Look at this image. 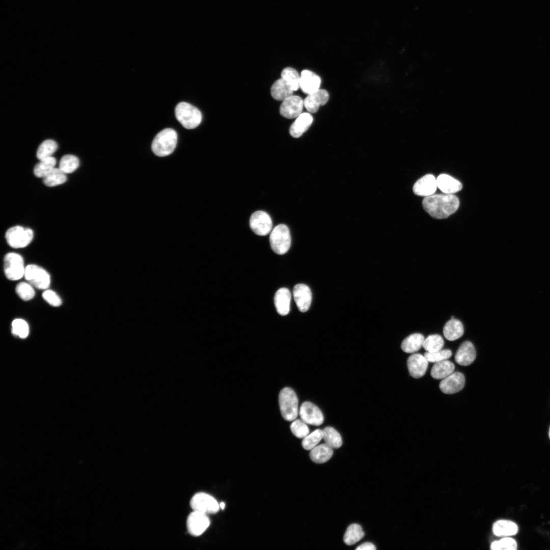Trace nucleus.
I'll use <instances>...</instances> for the list:
<instances>
[{
    "instance_id": "nucleus-1",
    "label": "nucleus",
    "mask_w": 550,
    "mask_h": 550,
    "mask_svg": "<svg viewBox=\"0 0 550 550\" xmlns=\"http://www.w3.org/2000/svg\"><path fill=\"white\" fill-rule=\"evenodd\" d=\"M423 207L432 217L437 219L447 218L458 208V198L453 194L435 195L424 199Z\"/></svg>"
},
{
    "instance_id": "nucleus-2",
    "label": "nucleus",
    "mask_w": 550,
    "mask_h": 550,
    "mask_svg": "<svg viewBox=\"0 0 550 550\" xmlns=\"http://www.w3.org/2000/svg\"><path fill=\"white\" fill-rule=\"evenodd\" d=\"M177 142V134L172 128L162 130L154 138L151 148L153 153L159 157L171 154L176 148Z\"/></svg>"
},
{
    "instance_id": "nucleus-3",
    "label": "nucleus",
    "mask_w": 550,
    "mask_h": 550,
    "mask_svg": "<svg viewBox=\"0 0 550 550\" xmlns=\"http://www.w3.org/2000/svg\"><path fill=\"white\" fill-rule=\"evenodd\" d=\"M175 112L177 120L186 129H194L202 121V115L200 110L188 103H179L175 107Z\"/></svg>"
},
{
    "instance_id": "nucleus-4",
    "label": "nucleus",
    "mask_w": 550,
    "mask_h": 550,
    "mask_svg": "<svg viewBox=\"0 0 550 550\" xmlns=\"http://www.w3.org/2000/svg\"><path fill=\"white\" fill-rule=\"evenodd\" d=\"M298 403L296 394L291 388L286 387L280 391L279 395L280 409L285 420L292 421L297 418Z\"/></svg>"
},
{
    "instance_id": "nucleus-5",
    "label": "nucleus",
    "mask_w": 550,
    "mask_h": 550,
    "mask_svg": "<svg viewBox=\"0 0 550 550\" xmlns=\"http://www.w3.org/2000/svg\"><path fill=\"white\" fill-rule=\"evenodd\" d=\"M270 246L274 253L283 255L289 250L291 245V236L288 227L284 224L276 226L269 236Z\"/></svg>"
},
{
    "instance_id": "nucleus-6",
    "label": "nucleus",
    "mask_w": 550,
    "mask_h": 550,
    "mask_svg": "<svg viewBox=\"0 0 550 550\" xmlns=\"http://www.w3.org/2000/svg\"><path fill=\"white\" fill-rule=\"evenodd\" d=\"M4 267L5 276L10 280H18L24 275V261L18 254H7L4 258Z\"/></svg>"
},
{
    "instance_id": "nucleus-7",
    "label": "nucleus",
    "mask_w": 550,
    "mask_h": 550,
    "mask_svg": "<svg viewBox=\"0 0 550 550\" xmlns=\"http://www.w3.org/2000/svg\"><path fill=\"white\" fill-rule=\"evenodd\" d=\"M33 235V231L31 229L17 226L11 227L7 231L6 239L12 248H23L30 243Z\"/></svg>"
},
{
    "instance_id": "nucleus-8",
    "label": "nucleus",
    "mask_w": 550,
    "mask_h": 550,
    "mask_svg": "<svg viewBox=\"0 0 550 550\" xmlns=\"http://www.w3.org/2000/svg\"><path fill=\"white\" fill-rule=\"evenodd\" d=\"M190 506L193 511L206 514L216 513L220 508L217 501L205 492H198L194 495L190 501Z\"/></svg>"
},
{
    "instance_id": "nucleus-9",
    "label": "nucleus",
    "mask_w": 550,
    "mask_h": 550,
    "mask_svg": "<svg viewBox=\"0 0 550 550\" xmlns=\"http://www.w3.org/2000/svg\"><path fill=\"white\" fill-rule=\"evenodd\" d=\"M24 277L33 286L38 289H47L50 284L49 274L43 268L35 264L25 267Z\"/></svg>"
},
{
    "instance_id": "nucleus-10",
    "label": "nucleus",
    "mask_w": 550,
    "mask_h": 550,
    "mask_svg": "<svg viewBox=\"0 0 550 550\" xmlns=\"http://www.w3.org/2000/svg\"><path fill=\"white\" fill-rule=\"evenodd\" d=\"M250 226L256 234L265 236L272 230V220L267 212L261 210L257 211L250 217Z\"/></svg>"
},
{
    "instance_id": "nucleus-11",
    "label": "nucleus",
    "mask_w": 550,
    "mask_h": 550,
    "mask_svg": "<svg viewBox=\"0 0 550 550\" xmlns=\"http://www.w3.org/2000/svg\"><path fill=\"white\" fill-rule=\"evenodd\" d=\"M210 524L207 514L193 511L187 517L186 527L191 535L197 537L201 535L207 529Z\"/></svg>"
},
{
    "instance_id": "nucleus-12",
    "label": "nucleus",
    "mask_w": 550,
    "mask_h": 550,
    "mask_svg": "<svg viewBox=\"0 0 550 550\" xmlns=\"http://www.w3.org/2000/svg\"><path fill=\"white\" fill-rule=\"evenodd\" d=\"M299 414L301 420L310 425L319 426L322 424L324 421V417L320 409L309 401L302 403Z\"/></svg>"
},
{
    "instance_id": "nucleus-13",
    "label": "nucleus",
    "mask_w": 550,
    "mask_h": 550,
    "mask_svg": "<svg viewBox=\"0 0 550 550\" xmlns=\"http://www.w3.org/2000/svg\"><path fill=\"white\" fill-rule=\"evenodd\" d=\"M304 105L301 98L292 95L283 101L280 107V113L287 119L297 118L301 114Z\"/></svg>"
},
{
    "instance_id": "nucleus-14",
    "label": "nucleus",
    "mask_w": 550,
    "mask_h": 550,
    "mask_svg": "<svg viewBox=\"0 0 550 550\" xmlns=\"http://www.w3.org/2000/svg\"><path fill=\"white\" fill-rule=\"evenodd\" d=\"M464 375L459 372H454L442 379L439 383L441 391L447 394H452L460 391L464 386Z\"/></svg>"
},
{
    "instance_id": "nucleus-15",
    "label": "nucleus",
    "mask_w": 550,
    "mask_h": 550,
    "mask_svg": "<svg viewBox=\"0 0 550 550\" xmlns=\"http://www.w3.org/2000/svg\"><path fill=\"white\" fill-rule=\"evenodd\" d=\"M293 295L298 310L305 312L309 309L312 301V292L309 287L303 284L296 285Z\"/></svg>"
},
{
    "instance_id": "nucleus-16",
    "label": "nucleus",
    "mask_w": 550,
    "mask_h": 550,
    "mask_svg": "<svg viewBox=\"0 0 550 550\" xmlns=\"http://www.w3.org/2000/svg\"><path fill=\"white\" fill-rule=\"evenodd\" d=\"M407 365L410 375L415 378H419L425 374L428 362L424 355L416 353L408 357Z\"/></svg>"
},
{
    "instance_id": "nucleus-17",
    "label": "nucleus",
    "mask_w": 550,
    "mask_h": 550,
    "mask_svg": "<svg viewBox=\"0 0 550 550\" xmlns=\"http://www.w3.org/2000/svg\"><path fill=\"white\" fill-rule=\"evenodd\" d=\"M436 187V179L434 176L427 174L415 183L413 191L418 196L428 197L435 193Z\"/></svg>"
},
{
    "instance_id": "nucleus-18",
    "label": "nucleus",
    "mask_w": 550,
    "mask_h": 550,
    "mask_svg": "<svg viewBox=\"0 0 550 550\" xmlns=\"http://www.w3.org/2000/svg\"><path fill=\"white\" fill-rule=\"evenodd\" d=\"M300 77L299 87L304 93L309 95L319 90L321 79L316 74L311 71L304 70Z\"/></svg>"
},
{
    "instance_id": "nucleus-19",
    "label": "nucleus",
    "mask_w": 550,
    "mask_h": 550,
    "mask_svg": "<svg viewBox=\"0 0 550 550\" xmlns=\"http://www.w3.org/2000/svg\"><path fill=\"white\" fill-rule=\"evenodd\" d=\"M476 356V352L473 344L466 341L459 347L455 355V360L458 364L467 366L473 363Z\"/></svg>"
},
{
    "instance_id": "nucleus-20",
    "label": "nucleus",
    "mask_w": 550,
    "mask_h": 550,
    "mask_svg": "<svg viewBox=\"0 0 550 550\" xmlns=\"http://www.w3.org/2000/svg\"><path fill=\"white\" fill-rule=\"evenodd\" d=\"M328 98L329 95L326 90L319 89L316 92L309 94L305 99L304 104L308 112L315 113L318 111L320 106L326 103Z\"/></svg>"
},
{
    "instance_id": "nucleus-21",
    "label": "nucleus",
    "mask_w": 550,
    "mask_h": 550,
    "mask_svg": "<svg viewBox=\"0 0 550 550\" xmlns=\"http://www.w3.org/2000/svg\"><path fill=\"white\" fill-rule=\"evenodd\" d=\"M313 120V117L310 113H301L291 125L289 129L290 135L295 138L300 137L308 129Z\"/></svg>"
},
{
    "instance_id": "nucleus-22",
    "label": "nucleus",
    "mask_w": 550,
    "mask_h": 550,
    "mask_svg": "<svg viewBox=\"0 0 550 550\" xmlns=\"http://www.w3.org/2000/svg\"><path fill=\"white\" fill-rule=\"evenodd\" d=\"M291 294L286 288H281L276 292L274 303L278 313L282 316L287 315L290 311Z\"/></svg>"
},
{
    "instance_id": "nucleus-23",
    "label": "nucleus",
    "mask_w": 550,
    "mask_h": 550,
    "mask_svg": "<svg viewBox=\"0 0 550 550\" xmlns=\"http://www.w3.org/2000/svg\"><path fill=\"white\" fill-rule=\"evenodd\" d=\"M436 185L443 192L446 194H453L460 191L462 187L461 183L447 174H441L436 179Z\"/></svg>"
},
{
    "instance_id": "nucleus-24",
    "label": "nucleus",
    "mask_w": 550,
    "mask_h": 550,
    "mask_svg": "<svg viewBox=\"0 0 550 550\" xmlns=\"http://www.w3.org/2000/svg\"><path fill=\"white\" fill-rule=\"evenodd\" d=\"M294 90L283 78L276 81L271 88V95L276 100H282L293 95Z\"/></svg>"
},
{
    "instance_id": "nucleus-25",
    "label": "nucleus",
    "mask_w": 550,
    "mask_h": 550,
    "mask_svg": "<svg viewBox=\"0 0 550 550\" xmlns=\"http://www.w3.org/2000/svg\"><path fill=\"white\" fill-rule=\"evenodd\" d=\"M463 333L464 327L462 322L455 318H451L447 322L443 328L445 338L451 341L459 339Z\"/></svg>"
},
{
    "instance_id": "nucleus-26",
    "label": "nucleus",
    "mask_w": 550,
    "mask_h": 550,
    "mask_svg": "<svg viewBox=\"0 0 550 550\" xmlns=\"http://www.w3.org/2000/svg\"><path fill=\"white\" fill-rule=\"evenodd\" d=\"M517 525L511 520H499L493 525L492 531L498 536H509L518 532Z\"/></svg>"
},
{
    "instance_id": "nucleus-27",
    "label": "nucleus",
    "mask_w": 550,
    "mask_h": 550,
    "mask_svg": "<svg viewBox=\"0 0 550 550\" xmlns=\"http://www.w3.org/2000/svg\"><path fill=\"white\" fill-rule=\"evenodd\" d=\"M333 454V448L325 443L316 446L311 449L310 457L315 463H323L328 461Z\"/></svg>"
},
{
    "instance_id": "nucleus-28",
    "label": "nucleus",
    "mask_w": 550,
    "mask_h": 550,
    "mask_svg": "<svg viewBox=\"0 0 550 550\" xmlns=\"http://www.w3.org/2000/svg\"><path fill=\"white\" fill-rule=\"evenodd\" d=\"M454 369V364L446 360L435 363L431 368L430 374L433 378L442 379L452 373Z\"/></svg>"
},
{
    "instance_id": "nucleus-29",
    "label": "nucleus",
    "mask_w": 550,
    "mask_h": 550,
    "mask_svg": "<svg viewBox=\"0 0 550 550\" xmlns=\"http://www.w3.org/2000/svg\"><path fill=\"white\" fill-rule=\"evenodd\" d=\"M425 338L420 333H414L406 337L401 343L402 350L406 353H413L419 350L422 346Z\"/></svg>"
},
{
    "instance_id": "nucleus-30",
    "label": "nucleus",
    "mask_w": 550,
    "mask_h": 550,
    "mask_svg": "<svg viewBox=\"0 0 550 550\" xmlns=\"http://www.w3.org/2000/svg\"><path fill=\"white\" fill-rule=\"evenodd\" d=\"M56 159L53 156L43 158L36 164L34 169L35 175L39 178H44L55 167Z\"/></svg>"
},
{
    "instance_id": "nucleus-31",
    "label": "nucleus",
    "mask_w": 550,
    "mask_h": 550,
    "mask_svg": "<svg viewBox=\"0 0 550 550\" xmlns=\"http://www.w3.org/2000/svg\"><path fill=\"white\" fill-rule=\"evenodd\" d=\"M364 536L362 527L356 524H353L348 526L343 537L344 543L351 545L356 543Z\"/></svg>"
},
{
    "instance_id": "nucleus-32",
    "label": "nucleus",
    "mask_w": 550,
    "mask_h": 550,
    "mask_svg": "<svg viewBox=\"0 0 550 550\" xmlns=\"http://www.w3.org/2000/svg\"><path fill=\"white\" fill-rule=\"evenodd\" d=\"M323 431V439L325 443L332 448H340L342 444V439L340 433L332 427H326Z\"/></svg>"
},
{
    "instance_id": "nucleus-33",
    "label": "nucleus",
    "mask_w": 550,
    "mask_h": 550,
    "mask_svg": "<svg viewBox=\"0 0 550 550\" xmlns=\"http://www.w3.org/2000/svg\"><path fill=\"white\" fill-rule=\"evenodd\" d=\"M66 180V174L59 168H54L43 178V183L47 186L52 187L64 183Z\"/></svg>"
},
{
    "instance_id": "nucleus-34",
    "label": "nucleus",
    "mask_w": 550,
    "mask_h": 550,
    "mask_svg": "<svg viewBox=\"0 0 550 550\" xmlns=\"http://www.w3.org/2000/svg\"><path fill=\"white\" fill-rule=\"evenodd\" d=\"M444 345V341L441 336L434 334L428 336L425 338L423 347L427 352H434L440 350Z\"/></svg>"
},
{
    "instance_id": "nucleus-35",
    "label": "nucleus",
    "mask_w": 550,
    "mask_h": 550,
    "mask_svg": "<svg viewBox=\"0 0 550 550\" xmlns=\"http://www.w3.org/2000/svg\"><path fill=\"white\" fill-rule=\"evenodd\" d=\"M79 163V159L76 156L67 154L61 159L59 168L66 174L71 173L77 169Z\"/></svg>"
},
{
    "instance_id": "nucleus-36",
    "label": "nucleus",
    "mask_w": 550,
    "mask_h": 550,
    "mask_svg": "<svg viewBox=\"0 0 550 550\" xmlns=\"http://www.w3.org/2000/svg\"><path fill=\"white\" fill-rule=\"evenodd\" d=\"M58 148L57 143L52 140L43 141L39 146L37 151V157L41 160L52 156Z\"/></svg>"
},
{
    "instance_id": "nucleus-37",
    "label": "nucleus",
    "mask_w": 550,
    "mask_h": 550,
    "mask_svg": "<svg viewBox=\"0 0 550 550\" xmlns=\"http://www.w3.org/2000/svg\"><path fill=\"white\" fill-rule=\"evenodd\" d=\"M300 77L297 71L291 67L284 69L281 73V78L291 86L294 91L300 88Z\"/></svg>"
},
{
    "instance_id": "nucleus-38",
    "label": "nucleus",
    "mask_w": 550,
    "mask_h": 550,
    "mask_svg": "<svg viewBox=\"0 0 550 550\" xmlns=\"http://www.w3.org/2000/svg\"><path fill=\"white\" fill-rule=\"evenodd\" d=\"M323 438V431L320 429H316L303 438L301 444L305 450H311Z\"/></svg>"
},
{
    "instance_id": "nucleus-39",
    "label": "nucleus",
    "mask_w": 550,
    "mask_h": 550,
    "mask_svg": "<svg viewBox=\"0 0 550 550\" xmlns=\"http://www.w3.org/2000/svg\"><path fill=\"white\" fill-rule=\"evenodd\" d=\"M16 292L19 297L25 301L32 299L35 294L33 286L31 284L24 282L17 284Z\"/></svg>"
},
{
    "instance_id": "nucleus-40",
    "label": "nucleus",
    "mask_w": 550,
    "mask_h": 550,
    "mask_svg": "<svg viewBox=\"0 0 550 550\" xmlns=\"http://www.w3.org/2000/svg\"><path fill=\"white\" fill-rule=\"evenodd\" d=\"M12 332L21 338H25L29 333V325L23 319H14L12 322Z\"/></svg>"
},
{
    "instance_id": "nucleus-41",
    "label": "nucleus",
    "mask_w": 550,
    "mask_h": 550,
    "mask_svg": "<svg viewBox=\"0 0 550 550\" xmlns=\"http://www.w3.org/2000/svg\"><path fill=\"white\" fill-rule=\"evenodd\" d=\"M517 547L516 541L508 537L493 541L490 546L492 550H516Z\"/></svg>"
},
{
    "instance_id": "nucleus-42",
    "label": "nucleus",
    "mask_w": 550,
    "mask_h": 550,
    "mask_svg": "<svg viewBox=\"0 0 550 550\" xmlns=\"http://www.w3.org/2000/svg\"><path fill=\"white\" fill-rule=\"evenodd\" d=\"M452 353L450 349H443L434 352H426L424 356L430 363H436L448 360L452 356Z\"/></svg>"
},
{
    "instance_id": "nucleus-43",
    "label": "nucleus",
    "mask_w": 550,
    "mask_h": 550,
    "mask_svg": "<svg viewBox=\"0 0 550 550\" xmlns=\"http://www.w3.org/2000/svg\"><path fill=\"white\" fill-rule=\"evenodd\" d=\"M292 433L299 438H304L309 434V429L302 420H294L290 425Z\"/></svg>"
},
{
    "instance_id": "nucleus-44",
    "label": "nucleus",
    "mask_w": 550,
    "mask_h": 550,
    "mask_svg": "<svg viewBox=\"0 0 550 550\" xmlns=\"http://www.w3.org/2000/svg\"><path fill=\"white\" fill-rule=\"evenodd\" d=\"M43 299L50 305L58 307L62 304L60 297L53 291L46 290L42 293Z\"/></svg>"
},
{
    "instance_id": "nucleus-45",
    "label": "nucleus",
    "mask_w": 550,
    "mask_h": 550,
    "mask_svg": "<svg viewBox=\"0 0 550 550\" xmlns=\"http://www.w3.org/2000/svg\"><path fill=\"white\" fill-rule=\"evenodd\" d=\"M356 550H375L376 547L374 544L371 542H365L358 546L356 548Z\"/></svg>"
},
{
    "instance_id": "nucleus-46",
    "label": "nucleus",
    "mask_w": 550,
    "mask_h": 550,
    "mask_svg": "<svg viewBox=\"0 0 550 550\" xmlns=\"http://www.w3.org/2000/svg\"><path fill=\"white\" fill-rule=\"evenodd\" d=\"M219 507L222 510L224 509L225 508V503L224 502H221L219 504Z\"/></svg>"
},
{
    "instance_id": "nucleus-47",
    "label": "nucleus",
    "mask_w": 550,
    "mask_h": 550,
    "mask_svg": "<svg viewBox=\"0 0 550 550\" xmlns=\"http://www.w3.org/2000/svg\"><path fill=\"white\" fill-rule=\"evenodd\" d=\"M548 435H549V439H550V427H549V429Z\"/></svg>"
}]
</instances>
